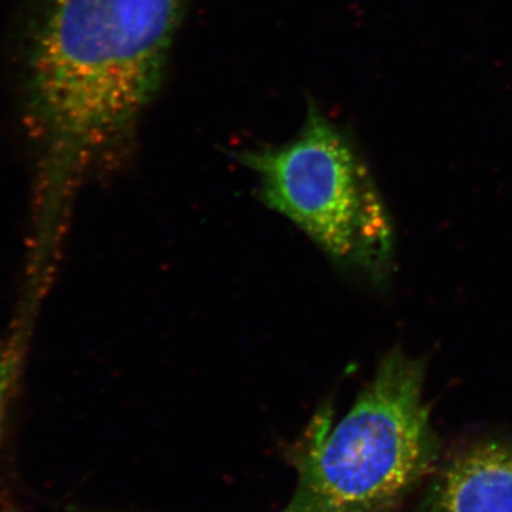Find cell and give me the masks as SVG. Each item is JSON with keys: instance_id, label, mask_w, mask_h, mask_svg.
I'll return each mask as SVG.
<instances>
[{"instance_id": "obj_3", "label": "cell", "mask_w": 512, "mask_h": 512, "mask_svg": "<svg viewBox=\"0 0 512 512\" xmlns=\"http://www.w3.org/2000/svg\"><path fill=\"white\" fill-rule=\"evenodd\" d=\"M258 177L262 201L301 228L336 264L380 278L393 258V231L350 138L315 103L298 133L239 154Z\"/></svg>"}, {"instance_id": "obj_5", "label": "cell", "mask_w": 512, "mask_h": 512, "mask_svg": "<svg viewBox=\"0 0 512 512\" xmlns=\"http://www.w3.org/2000/svg\"><path fill=\"white\" fill-rule=\"evenodd\" d=\"M25 325L18 333L10 338L9 342L0 349V430H2L3 417H5L6 404L13 384L18 377L20 360L23 355V343H25Z\"/></svg>"}, {"instance_id": "obj_1", "label": "cell", "mask_w": 512, "mask_h": 512, "mask_svg": "<svg viewBox=\"0 0 512 512\" xmlns=\"http://www.w3.org/2000/svg\"><path fill=\"white\" fill-rule=\"evenodd\" d=\"M191 0H43L26 64L37 238L57 241L84 177L123 154L160 90Z\"/></svg>"}, {"instance_id": "obj_4", "label": "cell", "mask_w": 512, "mask_h": 512, "mask_svg": "<svg viewBox=\"0 0 512 512\" xmlns=\"http://www.w3.org/2000/svg\"><path fill=\"white\" fill-rule=\"evenodd\" d=\"M424 512H512V441L474 444L454 457Z\"/></svg>"}, {"instance_id": "obj_2", "label": "cell", "mask_w": 512, "mask_h": 512, "mask_svg": "<svg viewBox=\"0 0 512 512\" xmlns=\"http://www.w3.org/2000/svg\"><path fill=\"white\" fill-rule=\"evenodd\" d=\"M423 383L421 360L394 350L342 419L316 414L293 453L295 490L278 512L396 510L439 457Z\"/></svg>"}]
</instances>
